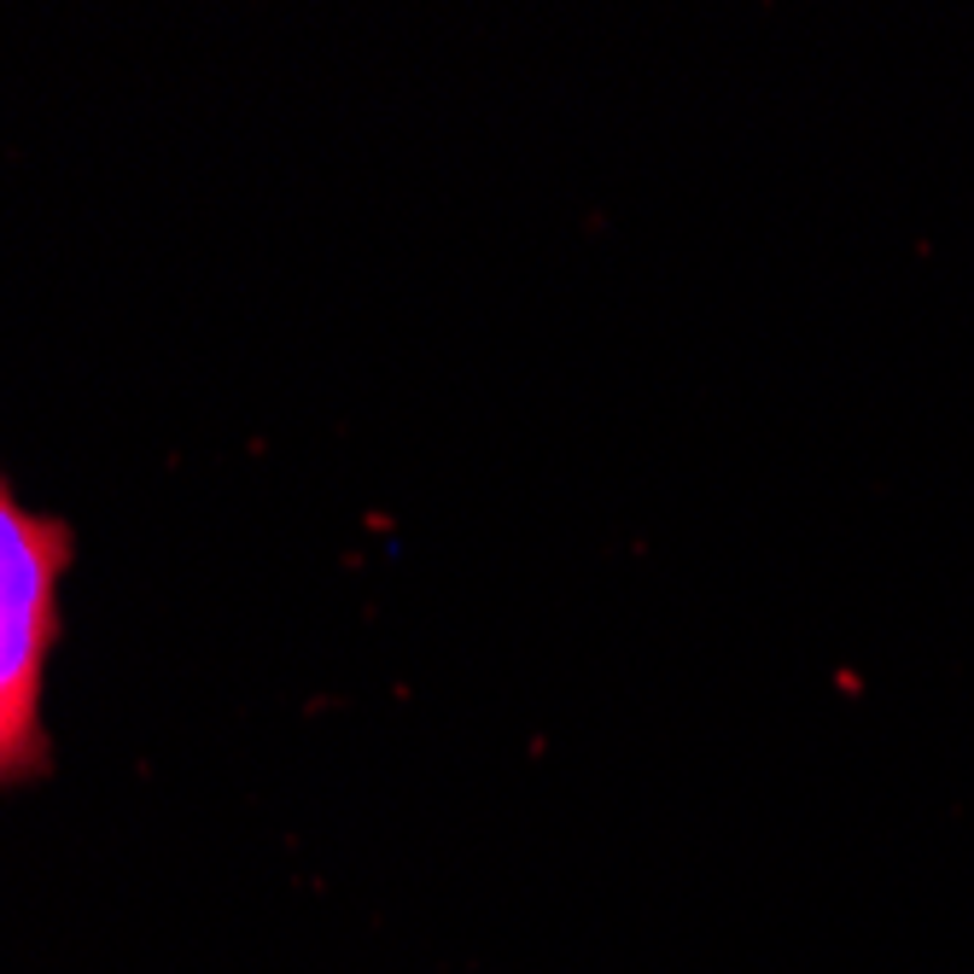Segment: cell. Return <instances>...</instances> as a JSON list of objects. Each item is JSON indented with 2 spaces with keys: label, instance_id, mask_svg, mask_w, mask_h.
I'll return each instance as SVG.
<instances>
[{
  "label": "cell",
  "instance_id": "cell-1",
  "mask_svg": "<svg viewBox=\"0 0 974 974\" xmlns=\"http://www.w3.org/2000/svg\"><path fill=\"white\" fill-rule=\"evenodd\" d=\"M71 566V525L18 502L0 473V782L48 770L41 694L59 642V584Z\"/></svg>",
  "mask_w": 974,
  "mask_h": 974
}]
</instances>
